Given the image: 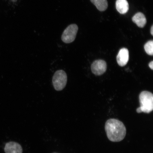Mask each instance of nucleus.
<instances>
[{
  "label": "nucleus",
  "instance_id": "f257e3e1",
  "mask_svg": "<svg viewBox=\"0 0 153 153\" xmlns=\"http://www.w3.org/2000/svg\"><path fill=\"white\" fill-rule=\"evenodd\" d=\"M105 130L107 137L112 142L121 141L126 134V128L123 122L114 118L107 120L105 124Z\"/></svg>",
  "mask_w": 153,
  "mask_h": 153
},
{
  "label": "nucleus",
  "instance_id": "f03ea898",
  "mask_svg": "<svg viewBox=\"0 0 153 153\" xmlns=\"http://www.w3.org/2000/svg\"><path fill=\"white\" fill-rule=\"evenodd\" d=\"M140 107L137 109L138 113L144 112L149 114L153 109V95L152 93L148 91H143L139 95Z\"/></svg>",
  "mask_w": 153,
  "mask_h": 153
},
{
  "label": "nucleus",
  "instance_id": "7ed1b4c3",
  "mask_svg": "<svg viewBox=\"0 0 153 153\" xmlns=\"http://www.w3.org/2000/svg\"><path fill=\"white\" fill-rule=\"evenodd\" d=\"M67 81L68 77L66 73L62 70L57 71L53 77V87L57 91H62L66 87Z\"/></svg>",
  "mask_w": 153,
  "mask_h": 153
},
{
  "label": "nucleus",
  "instance_id": "20e7f679",
  "mask_svg": "<svg viewBox=\"0 0 153 153\" xmlns=\"http://www.w3.org/2000/svg\"><path fill=\"white\" fill-rule=\"evenodd\" d=\"M78 30V27L76 24H72L64 30L62 36V39L64 43H70L75 40Z\"/></svg>",
  "mask_w": 153,
  "mask_h": 153
},
{
  "label": "nucleus",
  "instance_id": "39448f33",
  "mask_svg": "<svg viewBox=\"0 0 153 153\" xmlns=\"http://www.w3.org/2000/svg\"><path fill=\"white\" fill-rule=\"evenodd\" d=\"M107 69V64L104 60H101L94 61L91 66L92 72L97 76H100L104 74Z\"/></svg>",
  "mask_w": 153,
  "mask_h": 153
},
{
  "label": "nucleus",
  "instance_id": "423d86ee",
  "mask_svg": "<svg viewBox=\"0 0 153 153\" xmlns=\"http://www.w3.org/2000/svg\"><path fill=\"white\" fill-rule=\"evenodd\" d=\"M129 59L128 50L126 48L120 49L117 56V61L119 65L123 67L127 64Z\"/></svg>",
  "mask_w": 153,
  "mask_h": 153
},
{
  "label": "nucleus",
  "instance_id": "0eeeda50",
  "mask_svg": "<svg viewBox=\"0 0 153 153\" xmlns=\"http://www.w3.org/2000/svg\"><path fill=\"white\" fill-rule=\"evenodd\" d=\"M5 153H22V147L19 143L11 141L5 144L4 149Z\"/></svg>",
  "mask_w": 153,
  "mask_h": 153
},
{
  "label": "nucleus",
  "instance_id": "6e6552de",
  "mask_svg": "<svg viewBox=\"0 0 153 153\" xmlns=\"http://www.w3.org/2000/svg\"><path fill=\"white\" fill-rule=\"evenodd\" d=\"M132 21L140 28L144 27L147 22L145 15L140 12L137 13L134 15L132 18Z\"/></svg>",
  "mask_w": 153,
  "mask_h": 153
},
{
  "label": "nucleus",
  "instance_id": "1a4fd4ad",
  "mask_svg": "<svg viewBox=\"0 0 153 153\" xmlns=\"http://www.w3.org/2000/svg\"><path fill=\"white\" fill-rule=\"evenodd\" d=\"M116 9L122 14H126L129 10V4L127 0H117L116 3Z\"/></svg>",
  "mask_w": 153,
  "mask_h": 153
},
{
  "label": "nucleus",
  "instance_id": "9d476101",
  "mask_svg": "<svg viewBox=\"0 0 153 153\" xmlns=\"http://www.w3.org/2000/svg\"><path fill=\"white\" fill-rule=\"evenodd\" d=\"M98 10L101 11H104L108 7V3L107 0H91Z\"/></svg>",
  "mask_w": 153,
  "mask_h": 153
},
{
  "label": "nucleus",
  "instance_id": "9b49d317",
  "mask_svg": "<svg viewBox=\"0 0 153 153\" xmlns=\"http://www.w3.org/2000/svg\"><path fill=\"white\" fill-rule=\"evenodd\" d=\"M144 49L146 53L149 55H152L153 54V41H149L145 44Z\"/></svg>",
  "mask_w": 153,
  "mask_h": 153
},
{
  "label": "nucleus",
  "instance_id": "f8f14e48",
  "mask_svg": "<svg viewBox=\"0 0 153 153\" xmlns=\"http://www.w3.org/2000/svg\"><path fill=\"white\" fill-rule=\"evenodd\" d=\"M149 67H150V68L152 70L153 69V61H152V62H150L149 64Z\"/></svg>",
  "mask_w": 153,
  "mask_h": 153
},
{
  "label": "nucleus",
  "instance_id": "ddd939ff",
  "mask_svg": "<svg viewBox=\"0 0 153 153\" xmlns=\"http://www.w3.org/2000/svg\"><path fill=\"white\" fill-rule=\"evenodd\" d=\"M151 33L152 36L153 35V25L152 27V28L151 29Z\"/></svg>",
  "mask_w": 153,
  "mask_h": 153
},
{
  "label": "nucleus",
  "instance_id": "4468645a",
  "mask_svg": "<svg viewBox=\"0 0 153 153\" xmlns=\"http://www.w3.org/2000/svg\"></svg>",
  "mask_w": 153,
  "mask_h": 153
}]
</instances>
